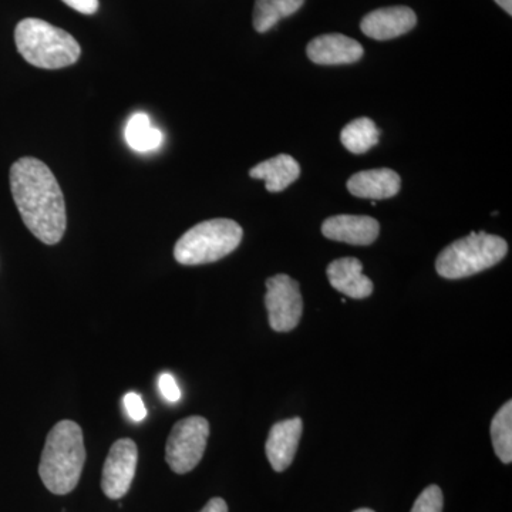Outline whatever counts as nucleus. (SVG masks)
<instances>
[{"mask_svg":"<svg viewBox=\"0 0 512 512\" xmlns=\"http://www.w3.org/2000/svg\"><path fill=\"white\" fill-rule=\"evenodd\" d=\"M10 190L23 222L39 241L55 245L66 232L63 192L43 161L23 157L10 168Z\"/></svg>","mask_w":512,"mask_h":512,"instance_id":"obj_1","label":"nucleus"},{"mask_svg":"<svg viewBox=\"0 0 512 512\" xmlns=\"http://www.w3.org/2000/svg\"><path fill=\"white\" fill-rule=\"evenodd\" d=\"M86 448L83 431L72 420H62L47 434L39 474L50 493H72L82 477Z\"/></svg>","mask_w":512,"mask_h":512,"instance_id":"obj_2","label":"nucleus"},{"mask_svg":"<svg viewBox=\"0 0 512 512\" xmlns=\"http://www.w3.org/2000/svg\"><path fill=\"white\" fill-rule=\"evenodd\" d=\"M15 42L23 59L39 69H63L72 66L82 55L79 43L70 33L42 19L19 22Z\"/></svg>","mask_w":512,"mask_h":512,"instance_id":"obj_3","label":"nucleus"},{"mask_svg":"<svg viewBox=\"0 0 512 512\" xmlns=\"http://www.w3.org/2000/svg\"><path fill=\"white\" fill-rule=\"evenodd\" d=\"M244 231L238 222L217 218L201 222L178 239L174 258L181 265H204L220 261L241 244Z\"/></svg>","mask_w":512,"mask_h":512,"instance_id":"obj_4","label":"nucleus"},{"mask_svg":"<svg viewBox=\"0 0 512 512\" xmlns=\"http://www.w3.org/2000/svg\"><path fill=\"white\" fill-rule=\"evenodd\" d=\"M507 252L505 239L487 232H471L443 249L436 271L446 279L468 278L500 264Z\"/></svg>","mask_w":512,"mask_h":512,"instance_id":"obj_5","label":"nucleus"},{"mask_svg":"<svg viewBox=\"0 0 512 512\" xmlns=\"http://www.w3.org/2000/svg\"><path fill=\"white\" fill-rule=\"evenodd\" d=\"M210 437V423L200 416L178 421L165 447V460L177 474H187L200 464Z\"/></svg>","mask_w":512,"mask_h":512,"instance_id":"obj_6","label":"nucleus"},{"mask_svg":"<svg viewBox=\"0 0 512 512\" xmlns=\"http://www.w3.org/2000/svg\"><path fill=\"white\" fill-rule=\"evenodd\" d=\"M265 305L271 328L275 332H291L302 319L301 286L289 275L272 276L266 281Z\"/></svg>","mask_w":512,"mask_h":512,"instance_id":"obj_7","label":"nucleus"},{"mask_svg":"<svg viewBox=\"0 0 512 512\" xmlns=\"http://www.w3.org/2000/svg\"><path fill=\"white\" fill-rule=\"evenodd\" d=\"M138 450L130 439H121L110 448L103 467L101 488L110 500H120L130 490L136 476Z\"/></svg>","mask_w":512,"mask_h":512,"instance_id":"obj_8","label":"nucleus"},{"mask_svg":"<svg viewBox=\"0 0 512 512\" xmlns=\"http://www.w3.org/2000/svg\"><path fill=\"white\" fill-rule=\"evenodd\" d=\"M417 25V16L407 6L373 10L363 18L360 29L375 40H390L406 35Z\"/></svg>","mask_w":512,"mask_h":512,"instance_id":"obj_9","label":"nucleus"},{"mask_svg":"<svg viewBox=\"0 0 512 512\" xmlns=\"http://www.w3.org/2000/svg\"><path fill=\"white\" fill-rule=\"evenodd\" d=\"M379 222L366 215H335L323 222L322 234L332 241L367 247L379 237Z\"/></svg>","mask_w":512,"mask_h":512,"instance_id":"obj_10","label":"nucleus"},{"mask_svg":"<svg viewBox=\"0 0 512 512\" xmlns=\"http://www.w3.org/2000/svg\"><path fill=\"white\" fill-rule=\"evenodd\" d=\"M302 430L303 421L299 417L279 421L272 426L265 450L266 457L276 473H282L286 468L291 467L301 441Z\"/></svg>","mask_w":512,"mask_h":512,"instance_id":"obj_11","label":"nucleus"},{"mask_svg":"<svg viewBox=\"0 0 512 512\" xmlns=\"http://www.w3.org/2000/svg\"><path fill=\"white\" fill-rule=\"evenodd\" d=\"M306 53L311 62L320 66H339L359 62L365 52L355 39L340 33H330L313 39Z\"/></svg>","mask_w":512,"mask_h":512,"instance_id":"obj_12","label":"nucleus"},{"mask_svg":"<svg viewBox=\"0 0 512 512\" xmlns=\"http://www.w3.org/2000/svg\"><path fill=\"white\" fill-rule=\"evenodd\" d=\"M330 285L353 299H365L373 293V282L363 275V265L356 258H340L326 269Z\"/></svg>","mask_w":512,"mask_h":512,"instance_id":"obj_13","label":"nucleus"},{"mask_svg":"<svg viewBox=\"0 0 512 512\" xmlns=\"http://www.w3.org/2000/svg\"><path fill=\"white\" fill-rule=\"evenodd\" d=\"M400 187V175L389 168L360 171L348 181L350 194L373 201L394 197L400 191Z\"/></svg>","mask_w":512,"mask_h":512,"instance_id":"obj_14","label":"nucleus"},{"mask_svg":"<svg viewBox=\"0 0 512 512\" xmlns=\"http://www.w3.org/2000/svg\"><path fill=\"white\" fill-rule=\"evenodd\" d=\"M301 175V165L288 154H279L274 158L256 165L249 171V177L264 180L269 192H281L295 183Z\"/></svg>","mask_w":512,"mask_h":512,"instance_id":"obj_15","label":"nucleus"},{"mask_svg":"<svg viewBox=\"0 0 512 512\" xmlns=\"http://www.w3.org/2000/svg\"><path fill=\"white\" fill-rule=\"evenodd\" d=\"M124 137L128 147L137 153H151L164 143L163 131L153 126L146 113H136L128 119Z\"/></svg>","mask_w":512,"mask_h":512,"instance_id":"obj_16","label":"nucleus"},{"mask_svg":"<svg viewBox=\"0 0 512 512\" xmlns=\"http://www.w3.org/2000/svg\"><path fill=\"white\" fill-rule=\"evenodd\" d=\"M305 0H255L254 28L266 33L282 19L292 16L302 8Z\"/></svg>","mask_w":512,"mask_h":512,"instance_id":"obj_17","label":"nucleus"},{"mask_svg":"<svg viewBox=\"0 0 512 512\" xmlns=\"http://www.w3.org/2000/svg\"><path fill=\"white\" fill-rule=\"evenodd\" d=\"M380 134L382 133L376 127L375 121L360 117L343 128L340 141L350 153L365 154L379 143Z\"/></svg>","mask_w":512,"mask_h":512,"instance_id":"obj_18","label":"nucleus"},{"mask_svg":"<svg viewBox=\"0 0 512 512\" xmlns=\"http://www.w3.org/2000/svg\"><path fill=\"white\" fill-rule=\"evenodd\" d=\"M491 440L495 454L504 464L512 461V402H507L491 421Z\"/></svg>","mask_w":512,"mask_h":512,"instance_id":"obj_19","label":"nucleus"},{"mask_svg":"<svg viewBox=\"0 0 512 512\" xmlns=\"http://www.w3.org/2000/svg\"><path fill=\"white\" fill-rule=\"evenodd\" d=\"M444 497L439 485H429L414 501L410 512H443Z\"/></svg>","mask_w":512,"mask_h":512,"instance_id":"obj_20","label":"nucleus"},{"mask_svg":"<svg viewBox=\"0 0 512 512\" xmlns=\"http://www.w3.org/2000/svg\"><path fill=\"white\" fill-rule=\"evenodd\" d=\"M124 407H126L128 417L136 423H140L147 417L146 406L137 393L131 392L124 396Z\"/></svg>","mask_w":512,"mask_h":512,"instance_id":"obj_21","label":"nucleus"},{"mask_svg":"<svg viewBox=\"0 0 512 512\" xmlns=\"http://www.w3.org/2000/svg\"><path fill=\"white\" fill-rule=\"evenodd\" d=\"M158 387H160V392L167 402L177 403L181 399V390L174 376L168 375V373L161 375L160 380H158Z\"/></svg>","mask_w":512,"mask_h":512,"instance_id":"obj_22","label":"nucleus"},{"mask_svg":"<svg viewBox=\"0 0 512 512\" xmlns=\"http://www.w3.org/2000/svg\"><path fill=\"white\" fill-rule=\"evenodd\" d=\"M63 2L83 15H94L99 9V0H63Z\"/></svg>","mask_w":512,"mask_h":512,"instance_id":"obj_23","label":"nucleus"},{"mask_svg":"<svg viewBox=\"0 0 512 512\" xmlns=\"http://www.w3.org/2000/svg\"><path fill=\"white\" fill-rule=\"evenodd\" d=\"M200 512H228V505L222 498H212Z\"/></svg>","mask_w":512,"mask_h":512,"instance_id":"obj_24","label":"nucleus"},{"mask_svg":"<svg viewBox=\"0 0 512 512\" xmlns=\"http://www.w3.org/2000/svg\"><path fill=\"white\" fill-rule=\"evenodd\" d=\"M500 8H503L508 15H512V0H494Z\"/></svg>","mask_w":512,"mask_h":512,"instance_id":"obj_25","label":"nucleus"},{"mask_svg":"<svg viewBox=\"0 0 512 512\" xmlns=\"http://www.w3.org/2000/svg\"><path fill=\"white\" fill-rule=\"evenodd\" d=\"M353 512H375V511L370 510V508H360V510H356Z\"/></svg>","mask_w":512,"mask_h":512,"instance_id":"obj_26","label":"nucleus"}]
</instances>
